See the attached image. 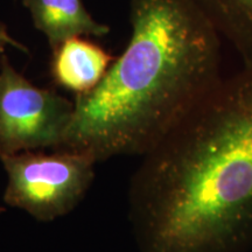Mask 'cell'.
Returning <instances> with one entry per match:
<instances>
[{
  "instance_id": "cell-1",
  "label": "cell",
  "mask_w": 252,
  "mask_h": 252,
  "mask_svg": "<svg viewBox=\"0 0 252 252\" xmlns=\"http://www.w3.org/2000/svg\"><path fill=\"white\" fill-rule=\"evenodd\" d=\"M130 188L140 252L252 245V59L143 156Z\"/></svg>"
},
{
  "instance_id": "cell-2",
  "label": "cell",
  "mask_w": 252,
  "mask_h": 252,
  "mask_svg": "<svg viewBox=\"0 0 252 252\" xmlns=\"http://www.w3.org/2000/svg\"><path fill=\"white\" fill-rule=\"evenodd\" d=\"M130 24L124 53L76 94L60 150L144 156L222 78L220 35L193 0H130Z\"/></svg>"
},
{
  "instance_id": "cell-3",
  "label": "cell",
  "mask_w": 252,
  "mask_h": 252,
  "mask_svg": "<svg viewBox=\"0 0 252 252\" xmlns=\"http://www.w3.org/2000/svg\"><path fill=\"white\" fill-rule=\"evenodd\" d=\"M7 174L4 201L48 222L71 212L93 184L94 159L72 150L0 154Z\"/></svg>"
},
{
  "instance_id": "cell-4",
  "label": "cell",
  "mask_w": 252,
  "mask_h": 252,
  "mask_svg": "<svg viewBox=\"0 0 252 252\" xmlns=\"http://www.w3.org/2000/svg\"><path fill=\"white\" fill-rule=\"evenodd\" d=\"M74 112V103L54 90L34 86L12 67L0 63V154L60 147Z\"/></svg>"
},
{
  "instance_id": "cell-5",
  "label": "cell",
  "mask_w": 252,
  "mask_h": 252,
  "mask_svg": "<svg viewBox=\"0 0 252 252\" xmlns=\"http://www.w3.org/2000/svg\"><path fill=\"white\" fill-rule=\"evenodd\" d=\"M113 60L93 41L71 37L53 49L50 72L58 86L76 94H86L102 81Z\"/></svg>"
},
{
  "instance_id": "cell-6",
  "label": "cell",
  "mask_w": 252,
  "mask_h": 252,
  "mask_svg": "<svg viewBox=\"0 0 252 252\" xmlns=\"http://www.w3.org/2000/svg\"><path fill=\"white\" fill-rule=\"evenodd\" d=\"M23 5L52 49L71 37H103L110 33L108 25L94 20L82 0H23Z\"/></svg>"
},
{
  "instance_id": "cell-7",
  "label": "cell",
  "mask_w": 252,
  "mask_h": 252,
  "mask_svg": "<svg viewBox=\"0 0 252 252\" xmlns=\"http://www.w3.org/2000/svg\"><path fill=\"white\" fill-rule=\"evenodd\" d=\"M220 37L252 59V0H193Z\"/></svg>"
},
{
  "instance_id": "cell-8",
  "label": "cell",
  "mask_w": 252,
  "mask_h": 252,
  "mask_svg": "<svg viewBox=\"0 0 252 252\" xmlns=\"http://www.w3.org/2000/svg\"><path fill=\"white\" fill-rule=\"evenodd\" d=\"M0 40L5 41L8 46L14 47V48L21 50V52H25V53L28 52V49L23 45V43H20L19 41L15 40L13 36L9 35L7 27H6V25L4 23H1V21H0Z\"/></svg>"
},
{
  "instance_id": "cell-9",
  "label": "cell",
  "mask_w": 252,
  "mask_h": 252,
  "mask_svg": "<svg viewBox=\"0 0 252 252\" xmlns=\"http://www.w3.org/2000/svg\"><path fill=\"white\" fill-rule=\"evenodd\" d=\"M7 46H8V45L5 42V41L0 40V63H1L2 56L5 55V48H6V47H7Z\"/></svg>"
}]
</instances>
